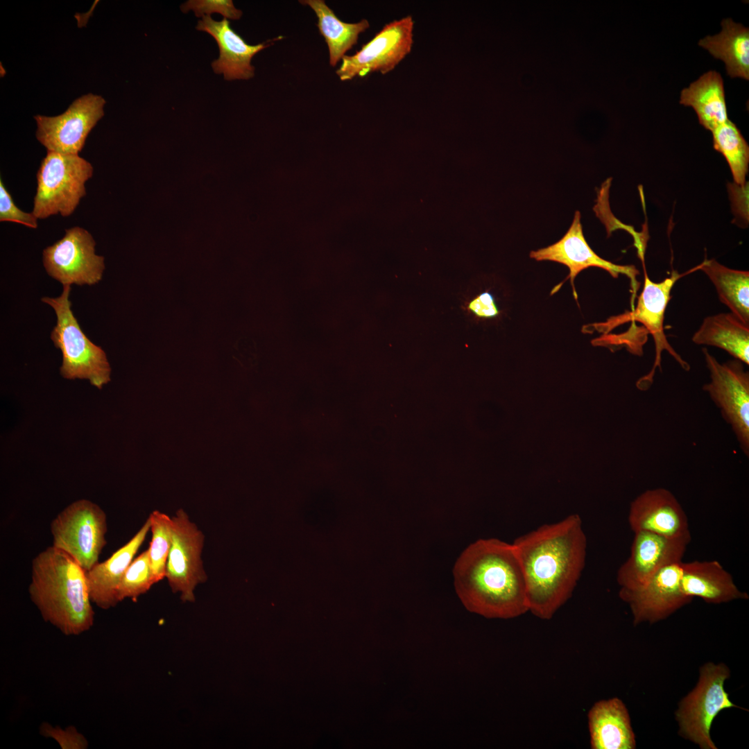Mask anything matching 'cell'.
Wrapping results in <instances>:
<instances>
[{
	"mask_svg": "<svg viewBox=\"0 0 749 749\" xmlns=\"http://www.w3.org/2000/svg\"><path fill=\"white\" fill-rule=\"evenodd\" d=\"M513 544L524 573L528 612L551 619L571 596L585 567L587 539L580 517L544 524Z\"/></svg>",
	"mask_w": 749,
	"mask_h": 749,
	"instance_id": "cell-1",
	"label": "cell"
},
{
	"mask_svg": "<svg viewBox=\"0 0 749 749\" xmlns=\"http://www.w3.org/2000/svg\"><path fill=\"white\" fill-rule=\"evenodd\" d=\"M458 596L470 612L488 619H513L528 612L522 568L513 544L480 539L454 568Z\"/></svg>",
	"mask_w": 749,
	"mask_h": 749,
	"instance_id": "cell-2",
	"label": "cell"
},
{
	"mask_svg": "<svg viewBox=\"0 0 749 749\" xmlns=\"http://www.w3.org/2000/svg\"><path fill=\"white\" fill-rule=\"evenodd\" d=\"M28 593L43 619L64 635H79L92 627L94 612L86 571L53 546L33 558Z\"/></svg>",
	"mask_w": 749,
	"mask_h": 749,
	"instance_id": "cell-3",
	"label": "cell"
},
{
	"mask_svg": "<svg viewBox=\"0 0 749 749\" xmlns=\"http://www.w3.org/2000/svg\"><path fill=\"white\" fill-rule=\"evenodd\" d=\"M70 292L71 286L64 285L59 297L42 298L54 309L57 317L51 338L62 352L60 374L68 379H88L92 386L101 389L110 381V365L104 350L81 329L71 309Z\"/></svg>",
	"mask_w": 749,
	"mask_h": 749,
	"instance_id": "cell-4",
	"label": "cell"
},
{
	"mask_svg": "<svg viewBox=\"0 0 749 749\" xmlns=\"http://www.w3.org/2000/svg\"><path fill=\"white\" fill-rule=\"evenodd\" d=\"M92 164L78 155L47 151L37 173L32 213L39 219L71 215L86 195Z\"/></svg>",
	"mask_w": 749,
	"mask_h": 749,
	"instance_id": "cell-5",
	"label": "cell"
},
{
	"mask_svg": "<svg viewBox=\"0 0 749 749\" xmlns=\"http://www.w3.org/2000/svg\"><path fill=\"white\" fill-rule=\"evenodd\" d=\"M728 667L721 663H706L700 670L696 687L679 704L675 712L679 734L702 749H716L710 737L714 719L723 709L738 707L729 698L724 682L730 677Z\"/></svg>",
	"mask_w": 749,
	"mask_h": 749,
	"instance_id": "cell-6",
	"label": "cell"
},
{
	"mask_svg": "<svg viewBox=\"0 0 749 749\" xmlns=\"http://www.w3.org/2000/svg\"><path fill=\"white\" fill-rule=\"evenodd\" d=\"M107 517L96 503L77 500L51 523L53 545L71 556L85 571L98 562L107 542Z\"/></svg>",
	"mask_w": 749,
	"mask_h": 749,
	"instance_id": "cell-7",
	"label": "cell"
},
{
	"mask_svg": "<svg viewBox=\"0 0 749 749\" xmlns=\"http://www.w3.org/2000/svg\"><path fill=\"white\" fill-rule=\"evenodd\" d=\"M710 381L703 386L720 409L744 454L749 455V373L741 361L718 362L703 350Z\"/></svg>",
	"mask_w": 749,
	"mask_h": 749,
	"instance_id": "cell-8",
	"label": "cell"
},
{
	"mask_svg": "<svg viewBox=\"0 0 749 749\" xmlns=\"http://www.w3.org/2000/svg\"><path fill=\"white\" fill-rule=\"evenodd\" d=\"M96 242L86 230L74 226L64 236L43 250L42 261L48 275L63 286L93 285L101 279L104 257L95 253Z\"/></svg>",
	"mask_w": 749,
	"mask_h": 749,
	"instance_id": "cell-9",
	"label": "cell"
},
{
	"mask_svg": "<svg viewBox=\"0 0 749 749\" xmlns=\"http://www.w3.org/2000/svg\"><path fill=\"white\" fill-rule=\"evenodd\" d=\"M105 104L102 96L89 93L58 116H34L36 139L46 151L78 155L89 133L103 117Z\"/></svg>",
	"mask_w": 749,
	"mask_h": 749,
	"instance_id": "cell-10",
	"label": "cell"
},
{
	"mask_svg": "<svg viewBox=\"0 0 749 749\" xmlns=\"http://www.w3.org/2000/svg\"><path fill=\"white\" fill-rule=\"evenodd\" d=\"M413 20L408 15L386 24L361 49L352 55H344L336 71L342 81L351 80L369 73L386 74L411 52Z\"/></svg>",
	"mask_w": 749,
	"mask_h": 749,
	"instance_id": "cell-11",
	"label": "cell"
},
{
	"mask_svg": "<svg viewBox=\"0 0 749 749\" xmlns=\"http://www.w3.org/2000/svg\"><path fill=\"white\" fill-rule=\"evenodd\" d=\"M172 519V543L165 578L183 601L193 602L196 587L207 578L201 560L204 535L182 510Z\"/></svg>",
	"mask_w": 749,
	"mask_h": 749,
	"instance_id": "cell-12",
	"label": "cell"
},
{
	"mask_svg": "<svg viewBox=\"0 0 749 749\" xmlns=\"http://www.w3.org/2000/svg\"><path fill=\"white\" fill-rule=\"evenodd\" d=\"M682 564L681 560L664 566L639 589L619 590V597L630 608L634 625L664 619L691 601L681 589Z\"/></svg>",
	"mask_w": 749,
	"mask_h": 749,
	"instance_id": "cell-13",
	"label": "cell"
},
{
	"mask_svg": "<svg viewBox=\"0 0 749 749\" xmlns=\"http://www.w3.org/2000/svg\"><path fill=\"white\" fill-rule=\"evenodd\" d=\"M634 533L630 555L617 572L620 589H639L664 566L681 561L691 541V536L669 537L644 531Z\"/></svg>",
	"mask_w": 749,
	"mask_h": 749,
	"instance_id": "cell-14",
	"label": "cell"
},
{
	"mask_svg": "<svg viewBox=\"0 0 749 749\" xmlns=\"http://www.w3.org/2000/svg\"><path fill=\"white\" fill-rule=\"evenodd\" d=\"M680 277L673 271L669 277L660 282L651 281L644 273V286L635 309L626 315L620 316L618 321H637L642 324L646 333L651 334L655 345V359L651 371L640 378L637 382L639 389H646L652 382L655 369H661V354L666 350L681 366L688 370L689 365L675 352L669 343L664 332V318L666 306L670 300L671 291L675 282Z\"/></svg>",
	"mask_w": 749,
	"mask_h": 749,
	"instance_id": "cell-15",
	"label": "cell"
},
{
	"mask_svg": "<svg viewBox=\"0 0 749 749\" xmlns=\"http://www.w3.org/2000/svg\"><path fill=\"white\" fill-rule=\"evenodd\" d=\"M530 257L537 261H552L566 266L569 270L568 277L574 287L576 275L589 267H598L608 271L613 277L626 275L631 280L636 291L638 270L633 266L617 265L597 255L585 239L580 222V213L576 211L572 223L565 234L555 243L531 251Z\"/></svg>",
	"mask_w": 749,
	"mask_h": 749,
	"instance_id": "cell-16",
	"label": "cell"
},
{
	"mask_svg": "<svg viewBox=\"0 0 749 749\" xmlns=\"http://www.w3.org/2000/svg\"><path fill=\"white\" fill-rule=\"evenodd\" d=\"M196 29L212 35L219 49L218 58L213 60L212 67L215 74H223L225 80H248L255 76V67L251 64L252 58L261 50L273 45L282 36L251 45L236 33L229 20H214L210 15H205L198 20Z\"/></svg>",
	"mask_w": 749,
	"mask_h": 749,
	"instance_id": "cell-17",
	"label": "cell"
},
{
	"mask_svg": "<svg viewBox=\"0 0 749 749\" xmlns=\"http://www.w3.org/2000/svg\"><path fill=\"white\" fill-rule=\"evenodd\" d=\"M628 523L633 532L644 531L669 537L691 536L687 515L665 488L647 490L630 504Z\"/></svg>",
	"mask_w": 749,
	"mask_h": 749,
	"instance_id": "cell-18",
	"label": "cell"
},
{
	"mask_svg": "<svg viewBox=\"0 0 749 749\" xmlns=\"http://www.w3.org/2000/svg\"><path fill=\"white\" fill-rule=\"evenodd\" d=\"M150 530L148 517L138 532L107 560L98 562L86 571L89 596L92 603L107 610L119 603L118 588L120 582L134 556Z\"/></svg>",
	"mask_w": 749,
	"mask_h": 749,
	"instance_id": "cell-19",
	"label": "cell"
},
{
	"mask_svg": "<svg viewBox=\"0 0 749 749\" xmlns=\"http://www.w3.org/2000/svg\"><path fill=\"white\" fill-rule=\"evenodd\" d=\"M590 747L592 749L636 748L628 709L618 698L595 703L587 714Z\"/></svg>",
	"mask_w": 749,
	"mask_h": 749,
	"instance_id": "cell-20",
	"label": "cell"
},
{
	"mask_svg": "<svg viewBox=\"0 0 749 749\" xmlns=\"http://www.w3.org/2000/svg\"><path fill=\"white\" fill-rule=\"evenodd\" d=\"M681 589L687 597L697 596L709 603L748 599V594L739 589L730 574L716 560L683 562Z\"/></svg>",
	"mask_w": 749,
	"mask_h": 749,
	"instance_id": "cell-21",
	"label": "cell"
},
{
	"mask_svg": "<svg viewBox=\"0 0 749 749\" xmlns=\"http://www.w3.org/2000/svg\"><path fill=\"white\" fill-rule=\"evenodd\" d=\"M680 103L692 107L699 123L711 132L729 119L723 78L716 71L705 73L684 88Z\"/></svg>",
	"mask_w": 749,
	"mask_h": 749,
	"instance_id": "cell-22",
	"label": "cell"
},
{
	"mask_svg": "<svg viewBox=\"0 0 749 749\" xmlns=\"http://www.w3.org/2000/svg\"><path fill=\"white\" fill-rule=\"evenodd\" d=\"M691 339L697 345L721 348L734 359L749 364V325L732 313L707 316Z\"/></svg>",
	"mask_w": 749,
	"mask_h": 749,
	"instance_id": "cell-23",
	"label": "cell"
},
{
	"mask_svg": "<svg viewBox=\"0 0 749 749\" xmlns=\"http://www.w3.org/2000/svg\"><path fill=\"white\" fill-rule=\"evenodd\" d=\"M722 30L700 40L698 45L725 64L731 78L749 79V29L732 19L721 21Z\"/></svg>",
	"mask_w": 749,
	"mask_h": 749,
	"instance_id": "cell-24",
	"label": "cell"
},
{
	"mask_svg": "<svg viewBox=\"0 0 749 749\" xmlns=\"http://www.w3.org/2000/svg\"><path fill=\"white\" fill-rule=\"evenodd\" d=\"M309 6L318 18V28L325 38L329 54V64L335 67L345 53L356 44L360 33L367 30V19L356 23H345L339 19L324 0H300Z\"/></svg>",
	"mask_w": 749,
	"mask_h": 749,
	"instance_id": "cell-25",
	"label": "cell"
},
{
	"mask_svg": "<svg viewBox=\"0 0 749 749\" xmlns=\"http://www.w3.org/2000/svg\"><path fill=\"white\" fill-rule=\"evenodd\" d=\"M714 284L720 301L742 322L749 325V273L729 268L714 259L700 266Z\"/></svg>",
	"mask_w": 749,
	"mask_h": 749,
	"instance_id": "cell-26",
	"label": "cell"
},
{
	"mask_svg": "<svg viewBox=\"0 0 749 749\" xmlns=\"http://www.w3.org/2000/svg\"><path fill=\"white\" fill-rule=\"evenodd\" d=\"M714 149L726 159L734 182L741 187L748 169L749 147L737 126L728 119L712 131Z\"/></svg>",
	"mask_w": 749,
	"mask_h": 749,
	"instance_id": "cell-27",
	"label": "cell"
},
{
	"mask_svg": "<svg viewBox=\"0 0 749 749\" xmlns=\"http://www.w3.org/2000/svg\"><path fill=\"white\" fill-rule=\"evenodd\" d=\"M148 519L152 538L148 550L153 580L155 584L165 578L172 543L173 519L157 510L152 512Z\"/></svg>",
	"mask_w": 749,
	"mask_h": 749,
	"instance_id": "cell-28",
	"label": "cell"
},
{
	"mask_svg": "<svg viewBox=\"0 0 749 749\" xmlns=\"http://www.w3.org/2000/svg\"><path fill=\"white\" fill-rule=\"evenodd\" d=\"M154 584L149 553L146 549L133 560L127 568L119 585V601L121 602L129 598L135 601Z\"/></svg>",
	"mask_w": 749,
	"mask_h": 749,
	"instance_id": "cell-29",
	"label": "cell"
},
{
	"mask_svg": "<svg viewBox=\"0 0 749 749\" xmlns=\"http://www.w3.org/2000/svg\"><path fill=\"white\" fill-rule=\"evenodd\" d=\"M180 9L184 13L193 10L196 17L219 13L224 18L232 20L239 19L243 14L232 0H189L181 5Z\"/></svg>",
	"mask_w": 749,
	"mask_h": 749,
	"instance_id": "cell-30",
	"label": "cell"
},
{
	"mask_svg": "<svg viewBox=\"0 0 749 749\" xmlns=\"http://www.w3.org/2000/svg\"><path fill=\"white\" fill-rule=\"evenodd\" d=\"M37 218L31 212L20 209L15 203L2 180H0V221L21 223L30 228L37 227Z\"/></svg>",
	"mask_w": 749,
	"mask_h": 749,
	"instance_id": "cell-31",
	"label": "cell"
},
{
	"mask_svg": "<svg viewBox=\"0 0 749 749\" xmlns=\"http://www.w3.org/2000/svg\"><path fill=\"white\" fill-rule=\"evenodd\" d=\"M467 309L475 316L483 318H494L499 313L492 295L487 291L471 300Z\"/></svg>",
	"mask_w": 749,
	"mask_h": 749,
	"instance_id": "cell-32",
	"label": "cell"
}]
</instances>
